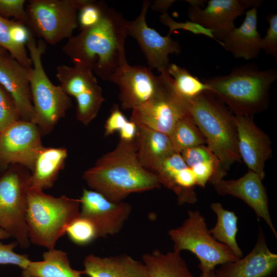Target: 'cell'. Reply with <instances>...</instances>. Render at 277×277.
<instances>
[{"label": "cell", "mask_w": 277, "mask_h": 277, "mask_svg": "<svg viewBox=\"0 0 277 277\" xmlns=\"http://www.w3.org/2000/svg\"><path fill=\"white\" fill-rule=\"evenodd\" d=\"M127 22L121 13L108 6L97 24L72 35L62 50L73 65L87 67L103 80L110 82L128 64L125 50Z\"/></svg>", "instance_id": "1"}, {"label": "cell", "mask_w": 277, "mask_h": 277, "mask_svg": "<svg viewBox=\"0 0 277 277\" xmlns=\"http://www.w3.org/2000/svg\"><path fill=\"white\" fill-rule=\"evenodd\" d=\"M93 190L120 203L129 195L161 187L157 175L139 162L134 140H120L115 148L100 157L83 174Z\"/></svg>", "instance_id": "2"}, {"label": "cell", "mask_w": 277, "mask_h": 277, "mask_svg": "<svg viewBox=\"0 0 277 277\" xmlns=\"http://www.w3.org/2000/svg\"><path fill=\"white\" fill-rule=\"evenodd\" d=\"M276 80V68L261 70L250 63L203 81L235 115L253 116L267 109L271 86Z\"/></svg>", "instance_id": "3"}, {"label": "cell", "mask_w": 277, "mask_h": 277, "mask_svg": "<svg viewBox=\"0 0 277 277\" xmlns=\"http://www.w3.org/2000/svg\"><path fill=\"white\" fill-rule=\"evenodd\" d=\"M183 100L222 168L227 171L234 163L240 162L234 115L227 107L208 91L192 99Z\"/></svg>", "instance_id": "4"}, {"label": "cell", "mask_w": 277, "mask_h": 277, "mask_svg": "<svg viewBox=\"0 0 277 277\" xmlns=\"http://www.w3.org/2000/svg\"><path fill=\"white\" fill-rule=\"evenodd\" d=\"M80 215V199L54 197L29 188L26 221L30 243L48 250L55 248L69 225Z\"/></svg>", "instance_id": "5"}, {"label": "cell", "mask_w": 277, "mask_h": 277, "mask_svg": "<svg viewBox=\"0 0 277 277\" xmlns=\"http://www.w3.org/2000/svg\"><path fill=\"white\" fill-rule=\"evenodd\" d=\"M32 66L28 69L34 116L32 121L42 135L50 133L67 111L72 106L71 98L60 85H55L47 75L42 62L46 45L43 40L36 42L31 33L26 43Z\"/></svg>", "instance_id": "6"}, {"label": "cell", "mask_w": 277, "mask_h": 277, "mask_svg": "<svg viewBox=\"0 0 277 277\" xmlns=\"http://www.w3.org/2000/svg\"><path fill=\"white\" fill-rule=\"evenodd\" d=\"M188 217L182 224L168 231L173 242V250L181 252L188 250L200 261L201 272L215 269L217 265L234 262L238 259L230 249L211 235L205 217L197 211L188 210Z\"/></svg>", "instance_id": "7"}, {"label": "cell", "mask_w": 277, "mask_h": 277, "mask_svg": "<svg viewBox=\"0 0 277 277\" xmlns=\"http://www.w3.org/2000/svg\"><path fill=\"white\" fill-rule=\"evenodd\" d=\"M31 175L29 169L16 164L0 177V228L22 248L30 244L26 216Z\"/></svg>", "instance_id": "8"}, {"label": "cell", "mask_w": 277, "mask_h": 277, "mask_svg": "<svg viewBox=\"0 0 277 277\" xmlns=\"http://www.w3.org/2000/svg\"><path fill=\"white\" fill-rule=\"evenodd\" d=\"M85 0H30L26 10L27 27L34 36L51 45L72 36L78 12Z\"/></svg>", "instance_id": "9"}, {"label": "cell", "mask_w": 277, "mask_h": 277, "mask_svg": "<svg viewBox=\"0 0 277 277\" xmlns=\"http://www.w3.org/2000/svg\"><path fill=\"white\" fill-rule=\"evenodd\" d=\"M159 73L156 92L146 103L132 109L130 120L169 135L177 122L189 112L175 91L167 69Z\"/></svg>", "instance_id": "10"}, {"label": "cell", "mask_w": 277, "mask_h": 277, "mask_svg": "<svg viewBox=\"0 0 277 277\" xmlns=\"http://www.w3.org/2000/svg\"><path fill=\"white\" fill-rule=\"evenodd\" d=\"M56 76L65 92L76 101L77 119L88 125L96 116L105 100L94 73L81 65H61L56 67Z\"/></svg>", "instance_id": "11"}, {"label": "cell", "mask_w": 277, "mask_h": 277, "mask_svg": "<svg viewBox=\"0 0 277 277\" xmlns=\"http://www.w3.org/2000/svg\"><path fill=\"white\" fill-rule=\"evenodd\" d=\"M42 133L31 121L19 120L0 133V168L20 165L31 172L44 148Z\"/></svg>", "instance_id": "12"}, {"label": "cell", "mask_w": 277, "mask_h": 277, "mask_svg": "<svg viewBox=\"0 0 277 277\" xmlns=\"http://www.w3.org/2000/svg\"><path fill=\"white\" fill-rule=\"evenodd\" d=\"M190 21L210 29L221 46L225 36L234 28V21L254 7H258L262 0H209L203 8L205 1L188 0Z\"/></svg>", "instance_id": "13"}, {"label": "cell", "mask_w": 277, "mask_h": 277, "mask_svg": "<svg viewBox=\"0 0 277 277\" xmlns=\"http://www.w3.org/2000/svg\"><path fill=\"white\" fill-rule=\"evenodd\" d=\"M151 3L144 1L137 17L133 21H127V34L137 41L149 68L156 69L160 72L170 65L169 54H179L181 50L177 41L168 35L162 36L147 25L146 14Z\"/></svg>", "instance_id": "14"}, {"label": "cell", "mask_w": 277, "mask_h": 277, "mask_svg": "<svg viewBox=\"0 0 277 277\" xmlns=\"http://www.w3.org/2000/svg\"><path fill=\"white\" fill-rule=\"evenodd\" d=\"M80 200V215L94 224L99 238L119 233L132 209L128 203L112 202L100 193L85 188Z\"/></svg>", "instance_id": "15"}, {"label": "cell", "mask_w": 277, "mask_h": 277, "mask_svg": "<svg viewBox=\"0 0 277 277\" xmlns=\"http://www.w3.org/2000/svg\"><path fill=\"white\" fill-rule=\"evenodd\" d=\"M110 82L118 87L121 108L132 110L146 103L155 94L160 81L159 76L155 75L149 67L127 64Z\"/></svg>", "instance_id": "16"}, {"label": "cell", "mask_w": 277, "mask_h": 277, "mask_svg": "<svg viewBox=\"0 0 277 277\" xmlns=\"http://www.w3.org/2000/svg\"><path fill=\"white\" fill-rule=\"evenodd\" d=\"M241 158L251 170L263 180L265 164L272 154L268 135L254 123L253 116L234 115Z\"/></svg>", "instance_id": "17"}, {"label": "cell", "mask_w": 277, "mask_h": 277, "mask_svg": "<svg viewBox=\"0 0 277 277\" xmlns=\"http://www.w3.org/2000/svg\"><path fill=\"white\" fill-rule=\"evenodd\" d=\"M262 180L259 175L249 170L238 179H221L212 184L219 194L230 195L245 202L254 210L258 219H264L276 238L277 232L270 215L267 193Z\"/></svg>", "instance_id": "18"}, {"label": "cell", "mask_w": 277, "mask_h": 277, "mask_svg": "<svg viewBox=\"0 0 277 277\" xmlns=\"http://www.w3.org/2000/svg\"><path fill=\"white\" fill-rule=\"evenodd\" d=\"M276 271L277 254L268 248L261 227L256 243L250 253L215 270L216 277H272Z\"/></svg>", "instance_id": "19"}, {"label": "cell", "mask_w": 277, "mask_h": 277, "mask_svg": "<svg viewBox=\"0 0 277 277\" xmlns=\"http://www.w3.org/2000/svg\"><path fill=\"white\" fill-rule=\"evenodd\" d=\"M28 69L10 54H6L0 61V85L13 98L21 120L32 122L34 109Z\"/></svg>", "instance_id": "20"}, {"label": "cell", "mask_w": 277, "mask_h": 277, "mask_svg": "<svg viewBox=\"0 0 277 277\" xmlns=\"http://www.w3.org/2000/svg\"><path fill=\"white\" fill-rule=\"evenodd\" d=\"M258 7L245 12L242 24L234 27L224 38L222 47L235 58L251 60L262 50V37L258 30Z\"/></svg>", "instance_id": "21"}, {"label": "cell", "mask_w": 277, "mask_h": 277, "mask_svg": "<svg viewBox=\"0 0 277 277\" xmlns=\"http://www.w3.org/2000/svg\"><path fill=\"white\" fill-rule=\"evenodd\" d=\"M83 265V273L89 277H148L143 262L126 254L106 257L89 254Z\"/></svg>", "instance_id": "22"}, {"label": "cell", "mask_w": 277, "mask_h": 277, "mask_svg": "<svg viewBox=\"0 0 277 277\" xmlns=\"http://www.w3.org/2000/svg\"><path fill=\"white\" fill-rule=\"evenodd\" d=\"M136 126L134 141L138 160L144 168L155 174L161 163L175 151L168 135L143 125Z\"/></svg>", "instance_id": "23"}, {"label": "cell", "mask_w": 277, "mask_h": 277, "mask_svg": "<svg viewBox=\"0 0 277 277\" xmlns=\"http://www.w3.org/2000/svg\"><path fill=\"white\" fill-rule=\"evenodd\" d=\"M67 155L64 147H44L36 160L30 188L43 191L51 188L64 167Z\"/></svg>", "instance_id": "24"}, {"label": "cell", "mask_w": 277, "mask_h": 277, "mask_svg": "<svg viewBox=\"0 0 277 277\" xmlns=\"http://www.w3.org/2000/svg\"><path fill=\"white\" fill-rule=\"evenodd\" d=\"M43 260L30 261L22 269V277H83L82 270L73 269L67 253L60 249H49L43 254Z\"/></svg>", "instance_id": "25"}, {"label": "cell", "mask_w": 277, "mask_h": 277, "mask_svg": "<svg viewBox=\"0 0 277 277\" xmlns=\"http://www.w3.org/2000/svg\"><path fill=\"white\" fill-rule=\"evenodd\" d=\"M148 277H194L181 252L154 250L142 256Z\"/></svg>", "instance_id": "26"}, {"label": "cell", "mask_w": 277, "mask_h": 277, "mask_svg": "<svg viewBox=\"0 0 277 277\" xmlns=\"http://www.w3.org/2000/svg\"><path fill=\"white\" fill-rule=\"evenodd\" d=\"M210 208L216 214L217 220L215 226L209 230L210 233L216 241L227 246L237 258H242L243 252L236 240L238 217L234 212L224 209L220 203H212Z\"/></svg>", "instance_id": "27"}, {"label": "cell", "mask_w": 277, "mask_h": 277, "mask_svg": "<svg viewBox=\"0 0 277 277\" xmlns=\"http://www.w3.org/2000/svg\"><path fill=\"white\" fill-rule=\"evenodd\" d=\"M167 71L172 78L175 91L184 100L192 99L202 92L211 90L203 81L175 64H170Z\"/></svg>", "instance_id": "28"}, {"label": "cell", "mask_w": 277, "mask_h": 277, "mask_svg": "<svg viewBox=\"0 0 277 277\" xmlns=\"http://www.w3.org/2000/svg\"><path fill=\"white\" fill-rule=\"evenodd\" d=\"M175 152L204 145L206 141L189 112L181 118L168 135Z\"/></svg>", "instance_id": "29"}, {"label": "cell", "mask_w": 277, "mask_h": 277, "mask_svg": "<svg viewBox=\"0 0 277 277\" xmlns=\"http://www.w3.org/2000/svg\"><path fill=\"white\" fill-rule=\"evenodd\" d=\"M12 21L0 16V47L8 51L10 55L23 67L29 69L32 66V62L25 46L16 44L12 38Z\"/></svg>", "instance_id": "30"}, {"label": "cell", "mask_w": 277, "mask_h": 277, "mask_svg": "<svg viewBox=\"0 0 277 277\" xmlns=\"http://www.w3.org/2000/svg\"><path fill=\"white\" fill-rule=\"evenodd\" d=\"M66 234L73 243L80 246L88 245L99 238L94 224L81 215L69 225Z\"/></svg>", "instance_id": "31"}, {"label": "cell", "mask_w": 277, "mask_h": 277, "mask_svg": "<svg viewBox=\"0 0 277 277\" xmlns=\"http://www.w3.org/2000/svg\"><path fill=\"white\" fill-rule=\"evenodd\" d=\"M108 6L102 1L85 0L78 12V23L80 29L92 27L103 18Z\"/></svg>", "instance_id": "32"}, {"label": "cell", "mask_w": 277, "mask_h": 277, "mask_svg": "<svg viewBox=\"0 0 277 277\" xmlns=\"http://www.w3.org/2000/svg\"><path fill=\"white\" fill-rule=\"evenodd\" d=\"M187 166L181 153L174 152L161 163L155 174L161 185L170 190L175 176Z\"/></svg>", "instance_id": "33"}, {"label": "cell", "mask_w": 277, "mask_h": 277, "mask_svg": "<svg viewBox=\"0 0 277 277\" xmlns=\"http://www.w3.org/2000/svg\"><path fill=\"white\" fill-rule=\"evenodd\" d=\"M19 120L13 98L0 85V133Z\"/></svg>", "instance_id": "34"}, {"label": "cell", "mask_w": 277, "mask_h": 277, "mask_svg": "<svg viewBox=\"0 0 277 277\" xmlns=\"http://www.w3.org/2000/svg\"><path fill=\"white\" fill-rule=\"evenodd\" d=\"M160 21L164 25L169 28L168 36H170L171 34L175 30H184L195 34H202L206 36L217 42L210 29L206 28L191 21L185 22H176L167 12L160 15Z\"/></svg>", "instance_id": "35"}, {"label": "cell", "mask_w": 277, "mask_h": 277, "mask_svg": "<svg viewBox=\"0 0 277 277\" xmlns=\"http://www.w3.org/2000/svg\"><path fill=\"white\" fill-rule=\"evenodd\" d=\"M25 0H0V16L6 19L13 17L26 26L28 17L25 8Z\"/></svg>", "instance_id": "36"}, {"label": "cell", "mask_w": 277, "mask_h": 277, "mask_svg": "<svg viewBox=\"0 0 277 277\" xmlns=\"http://www.w3.org/2000/svg\"><path fill=\"white\" fill-rule=\"evenodd\" d=\"M18 245L16 241L4 244L0 242V266L13 265L22 269L25 268L31 261L26 254H19L14 251Z\"/></svg>", "instance_id": "37"}, {"label": "cell", "mask_w": 277, "mask_h": 277, "mask_svg": "<svg viewBox=\"0 0 277 277\" xmlns=\"http://www.w3.org/2000/svg\"><path fill=\"white\" fill-rule=\"evenodd\" d=\"M269 23L265 36L262 38V50L277 60V14L271 13L266 16Z\"/></svg>", "instance_id": "38"}, {"label": "cell", "mask_w": 277, "mask_h": 277, "mask_svg": "<svg viewBox=\"0 0 277 277\" xmlns=\"http://www.w3.org/2000/svg\"><path fill=\"white\" fill-rule=\"evenodd\" d=\"M181 154L189 168L199 163L218 159L212 151L204 145L185 149L181 152Z\"/></svg>", "instance_id": "39"}, {"label": "cell", "mask_w": 277, "mask_h": 277, "mask_svg": "<svg viewBox=\"0 0 277 277\" xmlns=\"http://www.w3.org/2000/svg\"><path fill=\"white\" fill-rule=\"evenodd\" d=\"M127 121L118 107L114 106L105 122V135L108 136L120 131Z\"/></svg>", "instance_id": "40"}, {"label": "cell", "mask_w": 277, "mask_h": 277, "mask_svg": "<svg viewBox=\"0 0 277 277\" xmlns=\"http://www.w3.org/2000/svg\"><path fill=\"white\" fill-rule=\"evenodd\" d=\"M137 130L136 124L131 121H127L120 130L121 140L130 141L134 139Z\"/></svg>", "instance_id": "41"}, {"label": "cell", "mask_w": 277, "mask_h": 277, "mask_svg": "<svg viewBox=\"0 0 277 277\" xmlns=\"http://www.w3.org/2000/svg\"><path fill=\"white\" fill-rule=\"evenodd\" d=\"M175 2L173 0H156L150 7L152 10L162 14L167 13L168 9Z\"/></svg>", "instance_id": "42"}, {"label": "cell", "mask_w": 277, "mask_h": 277, "mask_svg": "<svg viewBox=\"0 0 277 277\" xmlns=\"http://www.w3.org/2000/svg\"><path fill=\"white\" fill-rule=\"evenodd\" d=\"M215 270V269H213L207 272H202L199 277H216Z\"/></svg>", "instance_id": "43"}, {"label": "cell", "mask_w": 277, "mask_h": 277, "mask_svg": "<svg viewBox=\"0 0 277 277\" xmlns=\"http://www.w3.org/2000/svg\"><path fill=\"white\" fill-rule=\"evenodd\" d=\"M10 237V235L7 231L0 228V240L6 239Z\"/></svg>", "instance_id": "44"}, {"label": "cell", "mask_w": 277, "mask_h": 277, "mask_svg": "<svg viewBox=\"0 0 277 277\" xmlns=\"http://www.w3.org/2000/svg\"><path fill=\"white\" fill-rule=\"evenodd\" d=\"M7 51L0 47V61L3 57L7 54Z\"/></svg>", "instance_id": "45"}]
</instances>
